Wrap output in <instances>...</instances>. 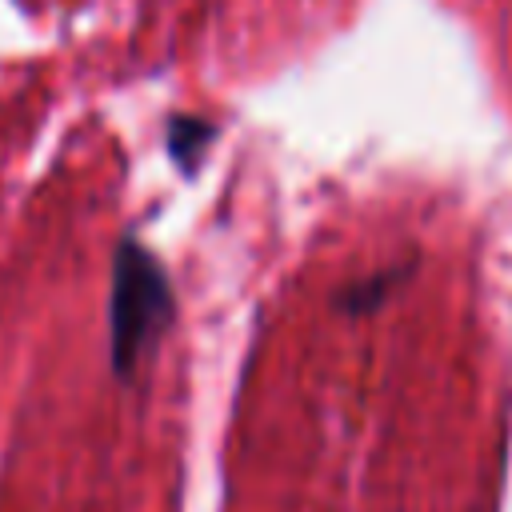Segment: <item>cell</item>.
<instances>
[{"mask_svg": "<svg viewBox=\"0 0 512 512\" xmlns=\"http://www.w3.org/2000/svg\"><path fill=\"white\" fill-rule=\"evenodd\" d=\"M172 316H176V300L156 256L136 240H120L112 260V304H108L112 368L120 376H132V368L160 344Z\"/></svg>", "mask_w": 512, "mask_h": 512, "instance_id": "6da1fadb", "label": "cell"}, {"mask_svg": "<svg viewBox=\"0 0 512 512\" xmlns=\"http://www.w3.org/2000/svg\"><path fill=\"white\" fill-rule=\"evenodd\" d=\"M212 140H216V128L200 116H176L168 124V156L180 172H196V164L204 160Z\"/></svg>", "mask_w": 512, "mask_h": 512, "instance_id": "7a4b0ae2", "label": "cell"}, {"mask_svg": "<svg viewBox=\"0 0 512 512\" xmlns=\"http://www.w3.org/2000/svg\"><path fill=\"white\" fill-rule=\"evenodd\" d=\"M400 280H404L400 268H388V272H380V276H372V280H360V284H352V288L340 296V308H348V312H368V308H376Z\"/></svg>", "mask_w": 512, "mask_h": 512, "instance_id": "3957f363", "label": "cell"}]
</instances>
